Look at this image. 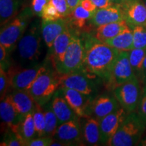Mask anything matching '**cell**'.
Masks as SVG:
<instances>
[{
    "instance_id": "6da1fadb",
    "label": "cell",
    "mask_w": 146,
    "mask_h": 146,
    "mask_svg": "<svg viewBox=\"0 0 146 146\" xmlns=\"http://www.w3.org/2000/svg\"><path fill=\"white\" fill-rule=\"evenodd\" d=\"M81 38L85 47L84 68L98 76L106 85L120 52L88 33H84Z\"/></svg>"
},
{
    "instance_id": "7a4b0ae2",
    "label": "cell",
    "mask_w": 146,
    "mask_h": 146,
    "mask_svg": "<svg viewBox=\"0 0 146 146\" xmlns=\"http://www.w3.org/2000/svg\"><path fill=\"white\" fill-rule=\"evenodd\" d=\"M44 41L41 33V22L34 20L18 42L17 54L19 62L25 68L38 64L42 54Z\"/></svg>"
},
{
    "instance_id": "3957f363",
    "label": "cell",
    "mask_w": 146,
    "mask_h": 146,
    "mask_svg": "<svg viewBox=\"0 0 146 146\" xmlns=\"http://www.w3.org/2000/svg\"><path fill=\"white\" fill-rule=\"evenodd\" d=\"M60 87V74H58L47 58L36 79L29 89V93L36 104L41 106L50 102Z\"/></svg>"
},
{
    "instance_id": "277c9868",
    "label": "cell",
    "mask_w": 146,
    "mask_h": 146,
    "mask_svg": "<svg viewBox=\"0 0 146 146\" xmlns=\"http://www.w3.org/2000/svg\"><path fill=\"white\" fill-rule=\"evenodd\" d=\"M34 16L31 8L27 7L1 27L0 44L3 45L10 54L16 48L18 41L26 31Z\"/></svg>"
},
{
    "instance_id": "5b68a950",
    "label": "cell",
    "mask_w": 146,
    "mask_h": 146,
    "mask_svg": "<svg viewBox=\"0 0 146 146\" xmlns=\"http://www.w3.org/2000/svg\"><path fill=\"white\" fill-rule=\"evenodd\" d=\"M146 125L137 112L128 113L108 145L132 146L141 139Z\"/></svg>"
},
{
    "instance_id": "8992f818",
    "label": "cell",
    "mask_w": 146,
    "mask_h": 146,
    "mask_svg": "<svg viewBox=\"0 0 146 146\" xmlns=\"http://www.w3.org/2000/svg\"><path fill=\"white\" fill-rule=\"evenodd\" d=\"M72 31L70 44L61 63L56 67L58 74H64L76 72L84 69L85 47L81 36L76 31Z\"/></svg>"
},
{
    "instance_id": "52a82bcc",
    "label": "cell",
    "mask_w": 146,
    "mask_h": 146,
    "mask_svg": "<svg viewBox=\"0 0 146 146\" xmlns=\"http://www.w3.org/2000/svg\"><path fill=\"white\" fill-rule=\"evenodd\" d=\"M98 76L85 70L60 74V87L76 90L87 96L96 97L98 94Z\"/></svg>"
},
{
    "instance_id": "ba28073f",
    "label": "cell",
    "mask_w": 146,
    "mask_h": 146,
    "mask_svg": "<svg viewBox=\"0 0 146 146\" xmlns=\"http://www.w3.org/2000/svg\"><path fill=\"white\" fill-rule=\"evenodd\" d=\"M141 84L137 77L115 87L113 95L123 107L130 113L135 112L137 108L141 94Z\"/></svg>"
},
{
    "instance_id": "9c48e42d",
    "label": "cell",
    "mask_w": 146,
    "mask_h": 146,
    "mask_svg": "<svg viewBox=\"0 0 146 146\" xmlns=\"http://www.w3.org/2000/svg\"><path fill=\"white\" fill-rule=\"evenodd\" d=\"M43 63L29 68L11 66L7 71L10 86L16 90L29 91L41 70Z\"/></svg>"
},
{
    "instance_id": "30bf717a",
    "label": "cell",
    "mask_w": 146,
    "mask_h": 146,
    "mask_svg": "<svg viewBox=\"0 0 146 146\" xmlns=\"http://www.w3.org/2000/svg\"><path fill=\"white\" fill-rule=\"evenodd\" d=\"M135 77L129 61V51H122L118 54L110 79L106 86L108 90L113 91L115 87Z\"/></svg>"
},
{
    "instance_id": "8fae6325",
    "label": "cell",
    "mask_w": 146,
    "mask_h": 146,
    "mask_svg": "<svg viewBox=\"0 0 146 146\" xmlns=\"http://www.w3.org/2000/svg\"><path fill=\"white\" fill-rule=\"evenodd\" d=\"M119 5L129 28L146 27V7L141 0H127Z\"/></svg>"
},
{
    "instance_id": "7c38bea8",
    "label": "cell",
    "mask_w": 146,
    "mask_h": 146,
    "mask_svg": "<svg viewBox=\"0 0 146 146\" xmlns=\"http://www.w3.org/2000/svg\"><path fill=\"white\" fill-rule=\"evenodd\" d=\"M120 105L115 96L103 94L96 96L91 102L87 108L86 116L100 120L119 108Z\"/></svg>"
},
{
    "instance_id": "4fadbf2b",
    "label": "cell",
    "mask_w": 146,
    "mask_h": 146,
    "mask_svg": "<svg viewBox=\"0 0 146 146\" xmlns=\"http://www.w3.org/2000/svg\"><path fill=\"white\" fill-rule=\"evenodd\" d=\"M127 114V111L120 106L114 112L99 120L102 144L108 145Z\"/></svg>"
},
{
    "instance_id": "5bb4252c",
    "label": "cell",
    "mask_w": 146,
    "mask_h": 146,
    "mask_svg": "<svg viewBox=\"0 0 146 146\" xmlns=\"http://www.w3.org/2000/svg\"><path fill=\"white\" fill-rule=\"evenodd\" d=\"M66 146L82 145L84 143L79 120H71L58 126L54 137Z\"/></svg>"
},
{
    "instance_id": "9a60e30c",
    "label": "cell",
    "mask_w": 146,
    "mask_h": 146,
    "mask_svg": "<svg viewBox=\"0 0 146 146\" xmlns=\"http://www.w3.org/2000/svg\"><path fill=\"white\" fill-rule=\"evenodd\" d=\"M50 102L53 110L58 118L59 125L71 120H80L78 115L68 104L60 88L56 91Z\"/></svg>"
},
{
    "instance_id": "2e32d148",
    "label": "cell",
    "mask_w": 146,
    "mask_h": 146,
    "mask_svg": "<svg viewBox=\"0 0 146 146\" xmlns=\"http://www.w3.org/2000/svg\"><path fill=\"white\" fill-rule=\"evenodd\" d=\"M65 99L79 118L86 116L87 108L96 97L85 95L74 89L60 87Z\"/></svg>"
},
{
    "instance_id": "e0dca14e",
    "label": "cell",
    "mask_w": 146,
    "mask_h": 146,
    "mask_svg": "<svg viewBox=\"0 0 146 146\" xmlns=\"http://www.w3.org/2000/svg\"><path fill=\"white\" fill-rule=\"evenodd\" d=\"M72 31L70 26L55 39L52 47L50 49L49 60L54 68L62 62L64 55L72 38Z\"/></svg>"
},
{
    "instance_id": "ac0fdd59",
    "label": "cell",
    "mask_w": 146,
    "mask_h": 146,
    "mask_svg": "<svg viewBox=\"0 0 146 146\" xmlns=\"http://www.w3.org/2000/svg\"><path fill=\"white\" fill-rule=\"evenodd\" d=\"M70 26L69 21L61 18L52 21H41V33L45 45L49 49L52 47L55 39Z\"/></svg>"
},
{
    "instance_id": "d6986e66",
    "label": "cell",
    "mask_w": 146,
    "mask_h": 146,
    "mask_svg": "<svg viewBox=\"0 0 146 146\" xmlns=\"http://www.w3.org/2000/svg\"><path fill=\"white\" fill-rule=\"evenodd\" d=\"M125 21L123 12L119 4H114L106 8H98L93 14L90 23L95 27L106 24Z\"/></svg>"
},
{
    "instance_id": "ffe728a7",
    "label": "cell",
    "mask_w": 146,
    "mask_h": 146,
    "mask_svg": "<svg viewBox=\"0 0 146 146\" xmlns=\"http://www.w3.org/2000/svg\"><path fill=\"white\" fill-rule=\"evenodd\" d=\"M83 142L89 145L102 144L99 120L92 116L80 118Z\"/></svg>"
},
{
    "instance_id": "44dd1931",
    "label": "cell",
    "mask_w": 146,
    "mask_h": 146,
    "mask_svg": "<svg viewBox=\"0 0 146 146\" xmlns=\"http://www.w3.org/2000/svg\"><path fill=\"white\" fill-rule=\"evenodd\" d=\"M0 116L3 123L10 129L19 124L25 118L18 112L10 94L7 95L3 100H1Z\"/></svg>"
},
{
    "instance_id": "7402d4cb",
    "label": "cell",
    "mask_w": 146,
    "mask_h": 146,
    "mask_svg": "<svg viewBox=\"0 0 146 146\" xmlns=\"http://www.w3.org/2000/svg\"><path fill=\"white\" fill-rule=\"evenodd\" d=\"M10 96L18 112L24 118L30 113L33 112L36 103L29 91L13 89Z\"/></svg>"
},
{
    "instance_id": "603a6c76",
    "label": "cell",
    "mask_w": 146,
    "mask_h": 146,
    "mask_svg": "<svg viewBox=\"0 0 146 146\" xmlns=\"http://www.w3.org/2000/svg\"><path fill=\"white\" fill-rule=\"evenodd\" d=\"M128 28L129 27L125 21L106 24L96 27L94 36L99 41L106 43Z\"/></svg>"
},
{
    "instance_id": "cb8c5ba5",
    "label": "cell",
    "mask_w": 146,
    "mask_h": 146,
    "mask_svg": "<svg viewBox=\"0 0 146 146\" xmlns=\"http://www.w3.org/2000/svg\"><path fill=\"white\" fill-rule=\"evenodd\" d=\"M12 131L16 133L19 138L27 145V143L33 139L38 137L35 125L33 112L27 115L23 120L17 125L12 128Z\"/></svg>"
},
{
    "instance_id": "d4e9b609",
    "label": "cell",
    "mask_w": 146,
    "mask_h": 146,
    "mask_svg": "<svg viewBox=\"0 0 146 146\" xmlns=\"http://www.w3.org/2000/svg\"><path fill=\"white\" fill-rule=\"evenodd\" d=\"M106 43L114 48L117 49L120 52L131 51L134 48L132 29L130 28L125 29L114 38L107 41Z\"/></svg>"
},
{
    "instance_id": "484cf974",
    "label": "cell",
    "mask_w": 146,
    "mask_h": 146,
    "mask_svg": "<svg viewBox=\"0 0 146 146\" xmlns=\"http://www.w3.org/2000/svg\"><path fill=\"white\" fill-rule=\"evenodd\" d=\"M20 5V0H0V22L1 27L17 15Z\"/></svg>"
},
{
    "instance_id": "4316f807",
    "label": "cell",
    "mask_w": 146,
    "mask_h": 146,
    "mask_svg": "<svg viewBox=\"0 0 146 146\" xmlns=\"http://www.w3.org/2000/svg\"><path fill=\"white\" fill-rule=\"evenodd\" d=\"M146 56V49L133 48L129 51V61L134 74L141 83L143 62Z\"/></svg>"
},
{
    "instance_id": "83f0119b",
    "label": "cell",
    "mask_w": 146,
    "mask_h": 146,
    "mask_svg": "<svg viewBox=\"0 0 146 146\" xmlns=\"http://www.w3.org/2000/svg\"><path fill=\"white\" fill-rule=\"evenodd\" d=\"M45 114V129L43 136L54 137L57 128L59 126L58 118L53 110L51 102H48L43 106H42Z\"/></svg>"
},
{
    "instance_id": "f1b7e54d",
    "label": "cell",
    "mask_w": 146,
    "mask_h": 146,
    "mask_svg": "<svg viewBox=\"0 0 146 146\" xmlns=\"http://www.w3.org/2000/svg\"><path fill=\"white\" fill-rule=\"evenodd\" d=\"M94 13L85 10L81 5H78L68 16L69 23L78 29L83 28L85 27L86 22L90 21Z\"/></svg>"
},
{
    "instance_id": "f546056e",
    "label": "cell",
    "mask_w": 146,
    "mask_h": 146,
    "mask_svg": "<svg viewBox=\"0 0 146 146\" xmlns=\"http://www.w3.org/2000/svg\"><path fill=\"white\" fill-rule=\"evenodd\" d=\"M33 116L38 137L43 136L45 129V119L43 107L41 105L36 104Z\"/></svg>"
},
{
    "instance_id": "4dcf8cb0",
    "label": "cell",
    "mask_w": 146,
    "mask_h": 146,
    "mask_svg": "<svg viewBox=\"0 0 146 146\" xmlns=\"http://www.w3.org/2000/svg\"><path fill=\"white\" fill-rule=\"evenodd\" d=\"M132 31L134 48L146 49V27L136 26Z\"/></svg>"
},
{
    "instance_id": "1f68e13d",
    "label": "cell",
    "mask_w": 146,
    "mask_h": 146,
    "mask_svg": "<svg viewBox=\"0 0 146 146\" xmlns=\"http://www.w3.org/2000/svg\"><path fill=\"white\" fill-rule=\"evenodd\" d=\"M1 145L3 146H24L25 144L19 138L16 133H14L10 128L7 127L5 129L3 141Z\"/></svg>"
},
{
    "instance_id": "d6a6232c",
    "label": "cell",
    "mask_w": 146,
    "mask_h": 146,
    "mask_svg": "<svg viewBox=\"0 0 146 146\" xmlns=\"http://www.w3.org/2000/svg\"><path fill=\"white\" fill-rule=\"evenodd\" d=\"M41 18L43 21H52L61 18L62 16L56 7L52 3V1H50L43 8Z\"/></svg>"
},
{
    "instance_id": "836d02e7",
    "label": "cell",
    "mask_w": 146,
    "mask_h": 146,
    "mask_svg": "<svg viewBox=\"0 0 146 146\" xmlns=\"http://www.w3.org/2000/svg\"><path fill=\"white\" fill-rule=\"evenodd\" d=\"M137 114L146 125V85H143L141 94L137 108Z\"/></svg>"
},
{
    "instance_id": "e575fe53",
    "label": "cell",
    "mask_w": 146,
    "mask_h": 146,
    "mask_svg": "<svg viewBox=\"0 0 146 146\" xmlns=\"http://www.w3.org/2000/svg\"><path fill=\"white\" fill-rule=\"evenodd\" d=\"M10 54V53L3 45L0 44V66L1 68L3 69L6 72L12 66Z\"/></svg>"
},
{
    "instance_id": "d590c367",
    "label": "cell",
    "mask_w": 146,
    "mask_h": 146,
    "mask_svg": "<svg viewBox=\"0 0 146 146\" xmlns=\"http://www.w3.org/2000/svg\"><path fill=\"white\" fill-rule=\"evenodd\" d=\"M51 1L58 10L62 18L68 17L71 10L66 0H51Z\"/></svg>"
},
{
    "instance_id": "8d00e7d4",
    "label": "cell",
    "mask_w": 146,
    "mask_h": 146,
    "mask_svg": "<svg viewBox=\"0 0 146 146\" xmlns=\"http://www.w3.org/2000/svg\"><path fill=\"white\" fill-rule=\"evenodd\" d=\"M10 86L8 73L3 69L0 68V95L1 100H3L7 96V91Z\"/></svg>"
},
{
    "instance_id": "74e56055",
    "label": "cell",
    "mask_w": 146,
    "mask_h": 146,
    "mask_svg": "<svg viewBox=\"0 0 146 146\" xmlns=\"http://www.w3.org/2000/svg\"><path fill=\"white\" fill-rule=\"evenodd\" d=\"M54 139L50 137L42 136L33 139L27 143V146H49L54 141Z\"/></svg>"
},
{
    "instance_id": "f35d334b",
    "label": "cell",
    "mask_w": 146,
    "mask_h": 146,
    "mask_svg": "<svg viewBox=\"0 0 146 146\" xmlns=\"http://www.w3.org/2000/svg\"><path fill=\"white\" fill-rule=\"evenodd\" d=\"M51 0H32L31 8L34 15H36L41 18L43 8Z\"/></svg>"
},
{
    "instance_id": "ab89813d",
    "label": "cell",
    "mask_w": 146,
    "mask_h": 146,
    "mask_svg": "<svg viewBox=\"0 0 146 146\" xmlns=\"http://www.w3.org/2000/svg\"><path fill=\"white\" fill-rule=\"evenodd\" d=\"M97 8H106L114 5L110 0H91Z\"/></svg>"
},
{
    "instance_id": "60d3db41",
    "label": "cell",
    "mask_w": 146,
    "mask_h": 146,
    "mask_svg": "<svg viewBox=\"0 0 146 146\" xmlns=\"http://www.w3.org/2000/svg\"><path fill=\"white\" fill-rule=\"evenodd\" d=\"M83 8L87 11H89L91 12H95L97 10V7L94 4V3L91 0H81V4Z\"/></svg>"
},
{
    "instance_id": "b9f144b4",
    "label": "cell",
    "mask_w": 146,
    "mask_h": 146,
    "mask_svg": "<svg viewBox=\"0 0 146 146\" xmlns=\"http://www.w3.org/2000/svg\"><path fill=\"white\" fill-rule=\"evenodd\" d=\"M67 3L69 5L71 12L74 10V8H76L78 5L81 4V0H66Z\"/></svg>"
},
{
    "instance_id": "7bdbcfd3",
    "label": "cell",
    "mask_w": 146,
    "mask_h": 146,
    "mask_svg": "<svg viewBox=\"0 0 146 146\" xmlns=\"http://www.w3.org/2000/svg\"><path fill=\"white\" fill-rule=\"evenodd\" d=\"M141 85H146V56L143 62V70H142V78L141 81Z\"/></svg>"
},
{
    "instance_id": "ee69618b",
    "label": "cell",
    "mask_w": 146,
    "mask_h": 146,
    "mask_svg": "<svg viewBox=\"0 0 146 146\" xmlns=\"http://www.w3.org/2000/svg\"><path fill=\"white\" fill-rule=\"evenodd\" d=\"M114 4H120L122 3V0H110Z\"/></svg>"
},
{
    "instance_id": "f6af8a7d",
    "label": "cell",
    "mask_w": 146,
    "mask_h": 146,
    "mask_svg": "<svg viewBox=\"0 0 146 146\" xmlns=\"http://www.w3.org/2000/svg\"><path fill=\"white\" fill-rule=\"evenodd\" d=\"M141 145H146V139L145 140H143V141H141Z\"/></svg>"
},
{
    "instance_id": "bcb514c9",
    "label": "cell",
    "mask_w": 146,
    "mask_h": 146,
    "mask_svg": "<svg viewBox=\"0 0 146 146\" xmlns=\"http://www.w3.org/2000/svg\"><path fill=\"white\" fill-rule=\"evenodd\" d=\"M143 3H144V4H145V7H146V0H144Z\"/></svg>"
},
{
    "instance_id": "7dc6e473",
    "label": "cell",
    "mask_w": 146,
    "mask_h": 146,
    "mask_svg": "<svg viewBox=\"0 0 146 146\" xmlns=\"http://www.w3.org/2000/svg\"><path fill=\"white\" fill-rule=\"evenodd\" d=\"M127 1V0H122V2H123V1Z\"/></svg>"
}]
</instances>
